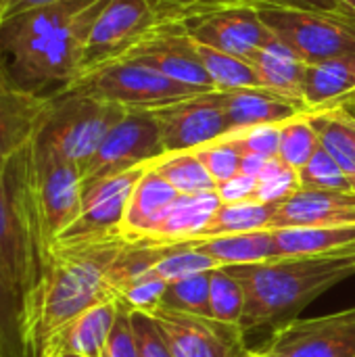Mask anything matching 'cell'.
Returning a JSON list of instances; mask_svg holds the SVG:
<instances>
[{"instance_id": "6da1fadb", "label": "cell", "mask_w": 355, "mask_h": 357, "mask_svg": "<svg viewBox=\"0 0 355 357\" xmlns=\"http://www.w3.org/2000/svg\"><path fill=\"white\" fill-rule=\"evenodd\" d=\"M128 243L117 230L50 245L19 310L23 357H42L77 316L113 299L107 272Z\"/></svg>"}, {"instance_id": "7a4b0ae2", "label": "cell", "mask_w": 355, "mask_h": 357, "mask_svg": "<svg viewBox=\"0 0 355 357\" xmlns=\"http://www.w3.org/2000/svg\"><path fill=\"white\" fill-rule=\"evenodd\" d=\"M109 0H59L0 23V69L21 90L52 100L82 73L90 29Z\"/></svg>"}, {"instance_id": "3957f363", "label": "cell", "mask_w": 355, "mask_h": 357, "mask_svg": "<svg viewBox=\"0 0 355 357\" xmlns=\"http://www.w3.org/2000/svg\"><path fill=\"white\" fill-rule=\"evenodd\" d=\"M245 291L243 333L280 326L324 295L335 284L355 276V243L320 253L295 255L266 264L226 268Z\"/></svg>"}, {"instance_id": "277c9868", "label": "cell", "mask_w": 355, "mask_h": 357, "mask_svg": "<svg viewBox=\"0 0 355 357\" xmlns=\"http://www.w3.org/2000/svg\"><path fill=\"white\" fill-rule=\"evenodd\" d=\"M82 192L77 165L48 151L27 146L23 199L36 249V274L50 245L80 213Z\"/></svg>"}, {"instance_id": "5b68a950", "label": "cell", "mask_w": 355, "mask_h": 357, "mask_svg": "<svg viewBox=\"0 0 355 357\" xmlns=\"http://www.w3.org/2000/svg\"><path fill=\"white\" fill-rule=\"evenodd\" d=\"M128 109L82 92H65L48 100L31 140L33 149L48 151L84 169L111 128Z\"/></svg>"}, {"instance_id": "8992f818", "label": "cell", "mask_w": 355, "mask_h": 357, "mask_svg": "<svg viewBox=\"0 0 355 357\" xmlns=\"http://www.w3.org/2000/svg\"><path fill=\"white\" fill-rule=\"evenodd\" d=\"M27 149L0 163V284L21 301L36 276V249L23 199Z\"/></svg>"}, {"instance_id": "52a82bcc", "label": "cell", "mask_w": 355, "mask_h": 357, "mask_svg": "<svg viewBox=\"0 0 355 357\" xmlns=\"http://www.w3.org/2000/svg\"><path fill=\"white\" fill-rule=\"evenodd\" d=\"M255 10L270 33L305 65L355 52V23L347 19L259 2Z\"/></svg>"}, {"instance_id": "ba28073f", "label": "cell", "mask_w": 355, "mask_h": 357, "mask_svg": "<svg viewBox=\"0 0 355 357\" xmlns=\"http://www.w3.org/2000/svg\"><path fill=\"white\" fill-rule=\"evenodd\" d=\"M67 92H82L109 100L128 111H151L180 98L201 94L197 88L174 82L159 71L128 59L107 63L86 73Z\"/></svg>"}, {"instance_id": "9c48e42d", "label": "cell", "mask_w": 355, "mask_h": 357, "mask_svg": "<svg viewBox=\"0 0 355 357\" xmlns=\"http://www.w3.org/2000/svg\"><path fill=\"white\" fill-rule=\"evenodd\" d=\"M159 27L163 15L157 0H109L90 29L80 77L121 59Z\"/></svg>"}, {"instance_id": "30bf717a", "label": "cell", "mask_w": 355, "mask_h": 357, "mask_svg": "<svg viewBox=\"0 0 355 357\" xmlns=\"http://www.w3.org/2000/svg\"><path fill=\"white\" fill-rule=\"evenodd\" d=\"M165 155L161 132L149 111H128L82 169V188L103 178L146 165Z\"/></svg>"}, {"instance_id": "8fae6325", "label": "cell", "mask_w": 355, "mask_h": 357, "mask_svg": "<svg viewBox=\"0 0 355 357\" xmlns=\"http://www.w3.org/2000/svg\"><path fill=\"white\" fill-rule=\"evenodd\" d=\"M264 357H355V307L274 328L259 347Z\"/></svg>"}, {"instance_id": "7c38bea8", "label": "cell", "mask_w": 355, "mask_h": 357, "mask_svg": "<svg viewBox=\"0 0 355 357\" xmlns=\"http://www.w3.org/2000/svg\"><path fill=\"white\" fill-rule=\"evenodd\" d=\"M161 132L165 153H184L224 138L230 132L218 92H201L149 111Z\"/></svg>"}, {"instance_id": "4fadbf2b", "label": "cell", "mask_w": 355, "mask_h": 357, "mask_svg": "<svg viewBox=\"0 0 355 357\" xmlns=\"http://www.w3.org/2000/svg\"><path fill=\"white\" fill-rule=\"evenodd\" d=\"M151 316L176 357H243L249 351L241 326L165 307H157Z\"/></svg>"}, {"instance_id": "5bb4252c", "label": "cell", "mask_w": 355, "mask_h": 357, "mask_svg": "<svg viewBox=\"0 0 355 357\" xmlns=\"http://www.w3.org/2000/svg\"><path fill=\"white\" fill-rule=\"evenodd\" d=\"M146 165L103 178L90 186H84L82 207L75 220L61 232L56 241H75V238H92L117 232L121 228L126 207L136 182L146 172Z\"/></svg>"}, {"instance_id": "9a60e30c", "label": "cell", "mask_w": 355, "mask_h": 357, "mask_svg": "<svg viewBox=\"0 0 355 357\" xmlns=\"http://www.w3.org/2000/svg\"><path fill=\"white\" fill-rule=\"evenodd\" d=\"M188 38L249 61L274 36L262 23L255 4H230L216 8L180 27Z\"/></svg>"}, {"instance_id": "2e32d148", "label": "cell", "mask_w": 355, "mask_h": 357, "mask_svg": "<svg viewBox=\"0 0 355 357\" xmlns=\"http://www.w3.org/2000/svg\"><path fill=\"white\" fill-rule=\"evenodd\" d=\"M121 59L142 63L161 75L197 88L201 92H213V84L195 54L188 36L180 27H159L149 33L140 44L128 50ZM117 59V61H121Z\"/></svg>"}, {"instance_id": "e0dca14e", "label": "cell", "mask_w": 355, "mask_h": 357, "mask_svg": "<svg viewBox=\"0 0 355 357\" xmlns=\"http://www.w3.org/2000/svg\"><path fill=\"white\" fill-rule=\"evenodd\" d=\"M355 192L339 190H308L299 188L295 195L276 205L270 230L285 228H326L354 226Z\"/></svg>"}, {"instance_id": "ac0fdd59", "label": "cell", "mask_w": 355, "mask_h": 357, "mask_svg": "<svg viewBox=\"0 0 355 357\" xmlns=\"http://www.w3.org/2000/svg\"><path fill=\"white\" fill-rule=\"evenodd\" d=\"M216 92L226 113L230 132L262 126V123H285L310 113L303 100L289 98L266 88H239L228 92H220V90Z\"/></svg>"}, {"instance_id": "d6986e66", "label": "cell", "mask_w": 355, "mask_h": 357, "mask_svg": "<svg viewBox=\"0 0 355 357\" xmlns=\"http://www.w3.org/2000/svg\"><path fill=\"white\" fill-rule=\"evenodd\" d=\"M48 100L15 86L0 69V163L27 149Z\"/></svg>"}, {"instance_id": "ffe728a7", "label": "cell", "mask_w": 355, "mask_h": 357, "mask_svg": "<svg viewBox=\"0 0 355 357\" xmlns=\"http://www.w3.org/2000/svg\"><path fill=\"white\" fill-rule=\"evenodd\" d=\"M178 197L180 192L167 180H163L149 163L146 172L136 182L130 195L126 215L119 228L121 234L130 241L144 238L163 220V215L167 213V209L174 205Z\"/></svg>"}, {"instance_id": "44dd1931", "label": "cell", "mask_w": 355, "mask_h": 357, "mask_svg": "<svg viewBox=\"0 0 355 357\" xmlns=\"http://www.w3.org/2000/svg\"><path fill=\"white\" fill-rule=\"evenodd\" d=\"M355 94V52L305 67L303 102L310 113L341 107Z\"/></svg>"}, {"instance_id": "7402d4cb", "label": "cell", "mask_w": 355, "mask_h": 357, "mask_svg": "<svg viewBox=\"0 0 355 357\" xmlns=\"http://www.w3.org/2000/svg\"><path fill=\"white\" fill-rule=\"evenodd\" d=\"M182 245H188L195 251L211 257L220 268L251 266V264H266V261L282 259L274 230L226 234V236H213L205 241H184Z\"/></svg>"}, {"instance_id": "603a6c76", "label": "cell", "mask_w": 355, "mask_h": 357, "mask_svg": "<svg viewBox=\"0 0 355 357\" xmlns=\"http://www.w3.org/2000/svg\"><path fill=\"white\" fill-rule=\"evenodd\" d=\"M220 205L222 201L216 190L201 195H180L163 220L153 228V232L136 241H146L153 245H176L195 238L209 224Z\"/></svg>"}, {"instance_id": "cb8c5ba5", "label": "cell", "mask_w": 355, "mask_h": 357, "mask_svg": "<svg viewBox=\"0 0 355 357\" xmlns=\"http://www.w3.org/2000/svg\"><path fill=\"white\" fill-rule=\"evenodd\" d=\"M117 303L115 299L96 303L94 307L86 310L82 316H77L56 339L48 349L54 351H71L86 357H100L105 343L111 335V328L117 318ZM46 349V351H48Z\"/></svg>"}, {"instance_id": "d4e9b609", "label": "cell", "mask_w": 355, "mask_h": 357, "mask_svg": "<svg viewBox=\"0 0 355 357\" xmlns=\"http://www.w3.org/2000/svg\"><path fill=\"white\" fill-rule=\"evenodd\" d=\"M249 63L253 65L262 88L303 100V79L308 65L297 59L282 42L274 38L270 44L262 46L249 59Z\"/></svg>"}, {"instance_id": "484cf974", "label": "cell", "mask_w": 355, "mask_h": 357, "mask_svg": "<svg viewBox=\"0 0 355 357\" xmlns=\"http://www.w3.org/2000/svg\"><path fill=\"white\" fill-rule=\"evenodd\" d=\"M274 213H276V205H266L259 201L222 203L218 211L211 215L209 224L195 238H188V241H205V238L226 236V234L270 230Z\"/></svg>"}, {"instance_id": "4316f807", "label": "cell", "mask_w": 355, "mask_h": 357, "mask_svg": "<svg viewBox=\"0 0 355 357\" xmlns=\"http://www.w3.org/2000/svg\"><path fill=\"white\" fill-rule=\"evenodd\" d=\"M282 257L320 255L331 253L355 243L354 226H326V228H285L274 230Z\"/></svg>"}, {"instance_id": "83f0119b", "label": "cell", "mask_w": 355, "mask_h": 357, "mask_svg": "<svg viewBox=\"0 0 355 357\" xmlns=\"http://www.w3.org/2000/svg\"><path fill=\"white\" fill-rule=\"evenodd\" d=\"M188 40L216 90L228 92V90H239V88H262V82L249 61L228 54L224 50L211 48L207 44H201L192 38Z\"/></svg>"}, {"instance_id": "f1b7e54d", "label": "cell", "mask_w": 355, "mask_h": 357, "mask_svg": "<svg viewBox=\"0 0 355 357\" xmlns=\"http://www.w3.org/2000/svg\"><path fill=\"white\" fill-rule=\"evenodd\" d=\"M151 167L167 180L180 195H201L213 192L218 184L209 176L207 167L195 155V151L184 153H165L159 159L151 161Z\"/></svg>"}, {"instance_id": "f546056e", "label": "cell", "mask_w": 355, "mask_h": 357, "mask_svg": "<svg viewBox=\"0 0 355 357\" xmlns=\"http://www.w3.org/2000/svg\"><path fill=\"white\" fill-rule=\"evenodd\" d=\"M308 115L318 132L322 149L339 163L355 188V140L352 132L333 111H314Z\"/></svg>"}, {"instance_id": "4dcf8cb0", "label": "cell", "mask_w": 355, "mask_h": 357, "mask_svg": "<svg viewBox=\"0 0 355 357\" xmlns=\"http://www.w3.org/2000/svg\"><path fill=\"white\" fill-rule=\"evenodd\" d=\"M318 149H320V138L310 121V115H301L280 123L278 159L289 167H293L295 172H301Z\"/></svg>"}, {"instance_id": "1f68e13d", "label": "cell", "mask_w": 355, "mask_h": 357, "mask_svg": "<svg viewBox=\"0 0 355 357\" xmlns=\"http://www.w3.org/2000/svg\"><path fill=\"white\" fill-rule=\"evenodd\" d=\"M211 272H201V274H192V276L169 282L165 293H163L161 307L172 310V312H180V314L209 316L211 318V303H209Z\"/></svg>"}, {"instance_id": "d6a6232c", "label": "cell", "mask_w": 355, "mask_h": 357, "mask_svg": "<svg viewBox=\"0 0 355 357\" xmlns=\"http://www.w3.org/2000/svg\"><path fill=\"white\" fill-rule=\"evenodd\" d=\"M209 303L211 318L241 326L245 314V291L243 284L226 270L216 268L209 278Z\"/></svg>"}, {"instance_id": "836d02e7", "label": "cell", "mask_w": 355, "mask_h": 357, "mask_svg": "<svg viewBox=\"0 0 355 357\" xmlns=\"http://www.w3.org/2000/svg\"><path fill=\"white\" fill-rule=\"evenodd\" d=\"M216 268L220 266L211 257L180 243V245H167V253L153 266V272L169 284L174 280L201 274V272H211Z\"/></svg>"}, {"instance_id": "e575fe53", "label": "cell", "mask_w": 355, "mask_h": 357, "mask_svg": "<svg viewBox=\"0 0 355 357\" xmlns=\"http://www.w3.org/2000/svg\"><path fill=\"white\" fill-rule=\"evenodd\" d=\"M299 184L308 190H339V192H355L352 180L339 167V163L322 149L314 153L310 163L299 172Z\"/></svg>"}, {"instance_id": "d590c367", "label": "cell", "mask_w": 355, "mask_h": 357, "mask_svg": "<svg viewBox=\"0 0 355 357\" xmlns=\"http://www.w3.org/2000/svg\"><path fill=\"white\" fill-rule=\"evenodd\" d=\"M301 188L299 184V172L282 163L278 157H272L257 178V192L255 201L266 205H278L291 195H295Z\"/></svg>"}, {"instance_id": "8d00e7d4", "label": "cell", "mask_w": 355, "mask_h": 357, "mask_svg": "<svg viewBox=\"0 0 355 357\" xmlns=\"http://www.w3.org/2000/svg\"><path fill=\"white\" fill-rule=\"evenodd\" d=\"M165 289H167V282L151 270V272L142 274L140 278H136L134 282L126 284L115 295V301L119 307L128 310L130 314L132 312L153 314L157 307H161Z\"/></svg>"}, {"instance_id": "74e56055", "label": "cell", "mask_w": 355, "mask_h": 357, "mask_svg": "<svg viewBox=\"0 0 355 357\" xmlns=\"http://www.w3.org/2000/svg\"><path fill=\"white\" fill-rule=\"evenodd\" d=\"M195 155L207 167V172L216 184H222V182L241 174L243 151L234 142H230L228 138H220L216 142L199 146V149H195Z\"/></svg>"}, {"instance_id": "f35d334b", "label": "cell", "mask_w": 355, "mask_h": 357, "mask_svg": "<svg viewBox=\"0 0 355 357\" xmlns=\"http://www.w3.org/2000/svg\"><path fill=\"white\" fill-rule=\"evenodd\" d=\"M230 4H257V0H159L163 27H184L190 21Z\"/></svg>"}, {"instance_id": "ab89813d", "label": "cell", "mask_w": 355, "mask_h": 357, "mask_svg": "<svg viewBox=\"0 0 355 357\" xmlns=\"http://www.w3.org/2000/svg\"><path fill=\"white\" fill-rule=\"evenodd\" d=\"M230 142H234L243 153H253L262 157H278L280 146V123H262L245 130H236L226 134Z\"/></svg>"}, {"instance_id": "60d3db41", "label": "cell", "mask_w": 355, "mask_h": 357, "mask_svg": "<svg viewBox=\"0 0 355 357\" xmlns=\"http://www.w3.org/2000/svg\"><path fill=\"white\" fill-rule=\"evenodd\" d=\"M130 316H132V328L136 335L140 357H176L169 343L165 341L157 320L151 314L132 312Z\"/></svg>"}, {"instance_id": "b9f144b4", "label": "cell", "mask_w": 355, "mask_h": 357, "mask_svg": "<svg viewBox=\"0 0 355 357\" xmlns=\"http://www.w3.org/2000/svg\"><path fill=\"white\" fill-rule=\"evenodd\" d=\"M100 357H140L136 335H134V328H132V316H130L128 310L119 307L115 324L111 328V335H109V339L105 343V349H103Z\"/></svg>"}, {"instance_id": "7bdbcfd3", "label": "cell", "mask_w": 355, "mask_h": 357, "mask_svg": "<svg viewBox=\"0 0 355 357\" xmlns=\"http://www.w3.org/2000/svg\"><path fill=\"white\" fill-rule=\"evenodd\" d=\"M0 343L6 357H23L19 339V307L0 284Z\"/></svg>"}, {"instance_id": "ee69618b", "label": "cell", "mask_w": 355, "mask_h": 357, "mask_svg": "<svg viewBox=\"0 0 355 357\" xmlns=\"http://www.w3.org/2000/svg\"><path fill=\"white\" fill-rule=\"evenodd\" d=\"M259 2L278 4V6H291V8H301V10H314V13L347 19V21L355 23V15L341 0H257V4Z\"/></svg>"}, {"instance_id": "f6af8a7d", "label": "cell", "mask_w": 355, "mask_h": 357, "mask_svg": "<svg viewBox=\"0 0 355 357\" xmlns=\"http://www.w3.org/2000/svg\"><path fill=\"white\" fill-rule=\"evenodd\" d=\"M218 197L222 203H243V201H255V192H257V178L239 174L222 184H218L216 188Z\"/></svg>"}, {"instance_id": "bcb514c9", "label": "cell", "mask_w": 355, "mask_h": 357, "mask_svg": "<svg viewBox=\"0 0 355 357\" xmlns=\"http://www.w3.org/2000/svg\"><path fill=\"white\" fill-rule=\"evenodd\" d=\"M268 161H270L268 157L253 155V153H243V159H241V174L251 176V178H259L262 172L266 169Z\"/></svg>"}, {"instance_id": "7dc6e473", "label": "cell", "mask_w": 355, "mask_h": 357, "mask_svg": "<svg viewBox=\"0 0 355 357\" xmlns=\"http://www.w3.org/2000/svg\"><path fill=\"white\" fill-rule=\"evenodd\" d=\"M52 2H59V0H8V8H6V17H13L21 10H27V8H33V6H42V4H52Z\"/></svg>"}, {"instance_id": "c3c4849f", "label": "cell", "mask_w": 355, "mask_h": 357, "mask_svg": "<svg viewBox=\"0 0 355 357\" xmlns=\"http://www.w3.org/2000/svg\"><path fill=\"white\" fill-rule=\"evenodd\" d=\"M328 111H333L343 123H345V128L352 132V136H354L355 140V113H352L345 105H341V107H335V109H328Z\"/></svg>"}, {"instance_id": "681fc988", "label": "cell", "mask_w": 355, "mask_h": 357, "mask_svg": "<svg viewBox=\"0 0 355 357\" xmlns=\"http://www.w3.org/2000/svg\"><path fill=\"white\" fill-rule=\"evenodd\" d=\"M48 351H52L54 357H86V356H80V354H71V351H54V349H48Z\"/></svg>"}, {"instance_id": "f907efd6", "label": "cell", "mask_w": 355, "mask_h": 357, "mask_svg": "<svg viewBox=\"0 0 355 357\" xmlns=\"http://www.w3.org/2000/svg\"><path fill=\"white\" fill-rule=\"evenodd\" d=\"M6 8H8V0H0V23L6 17Z\"/></svg>"}, {"instance_id": "816d5d0a", "label": "cell", "mask_w": 355, "mask_h": 357, "mask_svg": "<svg viewBox=\"0 0 355 357\" xmlns=\"http://www.w3.org/2000/svg\"><path fill=\"white\" fill-rule=\"evenodd\" d=\"M341 2H343V4H345V6H347V8H349V10L355 15V0H341Z\"/></svg>"}, {"instance_id": "f5cc1de1", "label": "cell", "mask_w": 355, "mask_h": 357, "mask_svg": "<svg viewBox=\"0 0 355 357\" xmlns=\"http://www.w3.org/2000/svg\"><path fill=\"white\" fill-rule=\"evenodd\" d=\"M243 357H264V356L259 354V349H255V351H251V349H249V351H247Z\"/></svg>"}, {"instance_id": "db71d44e", "label": "cell", "mask_w": 355, "mask_h": 357, "mask_svg": "<svg viewBox=\"0 0 355 357\" xmlns=\"http://www.w3.org/2000/svg\"><path fill=\"white\" fill-rule=\"evenodd\" d=\"M42 357H54V354H52V351H46Z\"/></svg>"}, {"instance_id": "11a10c76", "label": "cell", "mask_w": 355, "mask_h": 357, "mask_svg": "<svg viewBox=\"0 0 355 357\" xmlns=\"http://www.w3.org/2000/svg\"><path fill=\"white\" fill-rule=\"evenodd\" d=\"M0 357H6V354H4V349H2V343H0Z\"/></svg>"}]
</instances>
